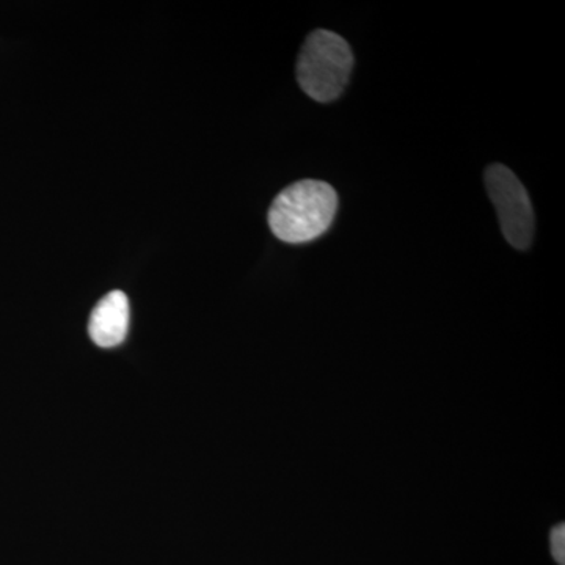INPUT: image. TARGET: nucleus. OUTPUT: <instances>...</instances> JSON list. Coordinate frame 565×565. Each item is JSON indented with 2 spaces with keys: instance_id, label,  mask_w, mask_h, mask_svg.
Listing matches in <instances>:
<instances>
[{
  "instance_id": "obj_1",
  "label": "nucleus",
  "mask_w": 565,
  "mask_h": 565,
  "mask_svg": "<svg viewBox=\"0 0 565 565\" xmlns=\"http://www.w3.org/2000/svg\"><path fill=\"white\" fill-rule=\"evenodd\" d=\"M337 210L338 195L332 185L303 180L278 193L267 221L282 243L305 244L318 239L332 226Z\"/></svg>"
},
{
  "instance_id": "obj_2",
  "label": "nucleus",
  "mask_w": 565,
  "mask_h": 565,
  "mask_svg": "<svg viewBox=\"0 0 565 565\" xmlns=\"http://www.w3.org/2000/svg\"><path fill=\"white\" fill-rule=\"evenodd\" d=\"M352 68L353 54L348 41L330 31H316L300 51L297 79L315 102L330 103L344 92Z\"/></svg>"
},
{
  "instance_id": "obj_3",
  "label": "nucleus",
  "mask_w": 565,
  "mask_h": 565,
  "mask_svg": "<svg viewBox=\"0 0 565 565\" xmlns=\"http://www.w3.org/2000/svg\"><path fill=\"white\" fill-rule=\"evenodd\" d=\"M486 188L492 200L505 241L516 248L526 250L533 244L534 210L525 185L501 163H493L486 170Z\"/></svg>"
},
{
  "instance_id": "obj_4",
  "label": "nucleus",
  "mask_w": 565,
  "mask_h": 565,
  "mask_svg": "<svg viewBox=\"0 0 565 565\" xmlns=\"http://www.w3.org/2000/svg\"><path fill=\"white\" fill-rule=\"evenodd\" d=\"M129 300L122 291H111L96 305L88 323L93 343L99 348H117L128 337Z\"/></svg>"
},
{
  "instance_id": "obj_5",
  "label": "nucleus",
  "mask_w": 565,
  "mask_h": 565,
  "mask_svg": "<svg viewBox=\"0 0 565 565\" xmlns=\"http://www.w3.org/2000/svg\"><path fill=\"white\" fill-rule=\"evenodd\" d=\"M550 542H552V553L556 563L559 565H565V526L563 523L553 527Z\"/></svg>"
}]
</instances>
